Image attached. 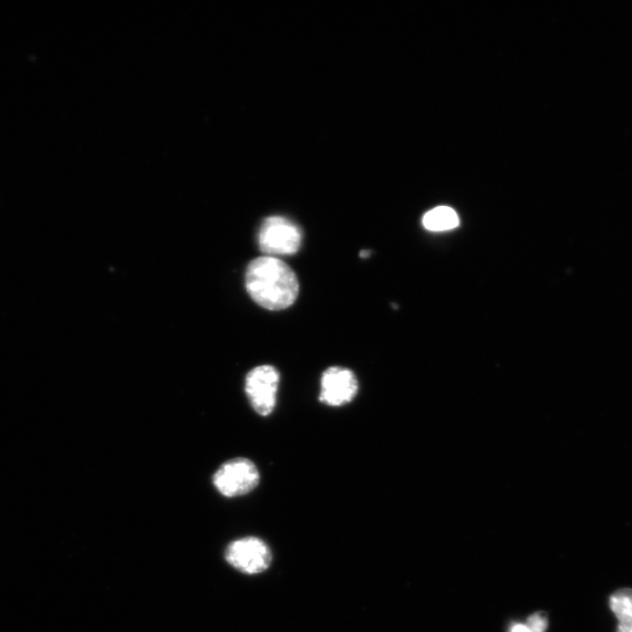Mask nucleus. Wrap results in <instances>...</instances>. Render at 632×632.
<instances>
[{"label": "nucleus", "mask_w": 632, "mask_h": 632, "mask_svg": "<svg viewBox=\"0 0 632 632\" xmlns=\"http://www.w3.org/2000/svg\"><path fill=\"white\" fill-rule=\"evenodd\" d=\"M258 242L260 250L269 257L291 256L300 250L302 234L290 219L272 216L262 221Z\"/></svg>", "instance_id": "obj_2"}, {"label": "nucleus", "mask_w": 632, "mask_h": 632, "mask_svg": "<svg viewBox=\"0 0 632 632\" xmlns=\"http://www.w3.org/2000/svg\"><path fill=\"white\" fill-rule=\"evenodd\" d=\"M245 287L260 308L282 311L291 308L299 296V280L287 262L277 257L252 260L245 274Z\"/></svg>", "instance_id": "obj_1"}, {"label": "nucleus", "mask_w": 632, "mask_h": 632, "mask_svg": "<svg viewBox=\"0 0 632 632\" xmlns=\"http://www.w3.org/2000/svg\"><path fill=\"white\" fill-rule=\"evenodd\" d=\"M512 632H532L527 625H516L512 629Z\"/></svg>", "instance_id": "obj_10"}, {"label": "nucleus", "mask_w": 632, "mask_h": 632, "mask_svg": "<svg viewBox=\"0 0 632 632\" xmlns=\"http://www.w3.org/2000/svg\"><path fill=\"white\" fill-rule=\"evenodd\" d=\"M280 375L272 365H259L245 382L250 403L260 416L267 417L274 411Z\"/></svg>", "instance_id": "obj_5"}, {"label": "nucleus", "mask_w": 632, "mask_h": 632, "mask_svg": "<svg viewBox=\"0 0 632 632\" xmlns=\"http://www.w3.org/2000/svg\"><path fill=\"white\" fill-rule=\"evenodd\" d=\"M423 226L434 232L450 231L459 226V216L452 208L438 207L424 216Z\"/></svg>", "instance_id": "obj_8"}, {"label": "nucleus", "mask_w": 632, "mask_h": 632, "mask_svg": "<svg viewBox=\"0 0 632 632\" xmlns=\"http://www.w3.org/2000/svg\"><path fill=\"white\" fill-rule=\"evenodd\" d=\"M226 557L234 568L249 576L265 572L272 563L270 547L256 537L242 538L232 542L227 549Z\"/></svg>", "instance_id": "obj_4"}, {"label": "nucleus", "mask_w": 632, "mask_h": 632, "mask_svg": "<svg viewBox=\"0 0 632 632\" xmlns=\"http://www.w3.org/2000/svg\"><path fill=\"white\" fill-rule=\"evenodd\" d=\"M609 608L618 620L617 632H632V588H621L609 598Z\"/></svg>", "instance_id": "obj_7"}, {"label": "nucleus", "mask_w": 632, "mask_h": 632, "mask_svg": "<svg viewBox=\"0 0 632 632\" xmlns=\"http://www.w3.org/2000/svg\"><path fill=\"white\" fill-rule=\"evenodd\" d=\"M259 480L257 466L247 458H236L222 464L214 477L217 491L228 498L251 494Z\"/></svg>", "instance_id": "obj_3"}, {"label": "nucleus", "mask_w": 632, "mask_h": 632, "mask_svg": "<svg viewBox=\"0 0 632 632\" xmlns=\"http://www.w3.org/2000/svg\"><path fill=\"white\" fill-rule=\"evenodd\" d=\"M527 626L532 632H545L548 626V621L543 615H535L528 620Z\"/></svg>", "instance_id": "obj_9"}, {"label": "nucleus", "mask_w": 632, "mask_h": 632, "mask_svg": "<svg viewBox=\"0 0 632 632\" xmlns=\"http://www.w3.org/2000/svg\"><path fill=\"white\" fill-rule=\"evenodd\" d=\"M358 391L354 373L341 366H333L322 376L320 401L331 406H341L352 402Z\"/></svg>", "instance_id": "obj_6"}]
</instances>
